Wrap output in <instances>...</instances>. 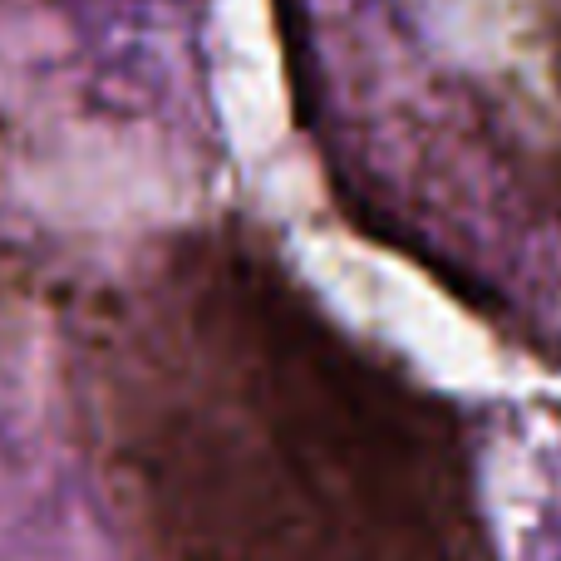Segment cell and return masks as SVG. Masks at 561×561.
<instances>
[{
	"label": "cell",
	"instance_id": "obj_1",
	"mask_svg": "<svg viewBox=\"0 0 561 561\" xmlns=\"http://www.w3.org/2000/svg\"><path fill=\"white\" fill-rule=\"evenodd\" d=\"M79 404L144 561H483L458 414L237 227L108 290Z\"/></svg>",
	"mask_w": 561,
	"mask_h": 561
}]
</instances>
